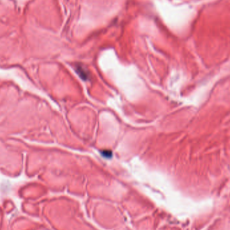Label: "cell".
Instances as JSON below:
<instances>
[{
  "mask_svg": "<svg viewBox=\"0 0 230 230\" xmlns=\"http://www.w3.org/2000/svg\"><path fill=\"white\" fill-rule=\"evenodd\" d=\"M102 153H103L104 156L107 157H110L111 156V154H112L111 151H104Z\"/></svg>",
  "mask_w": 230,
  "mask_h": 230,
  "instance_id": "7a4b0ae2",
  "label": "cell"
},
{
  "mask_svg": "<svg viewBox=\"0 0 230 230\" xmlns=\"http://www.w3.org/2000/svg\"><path fill=\"white\" fill-rule=\"evenodd\" d=\"M77 73H78L79 74V76H81V78H83V79L87 77V73L86 72H85L82 68H81L80 70H79V68H77Z\"/></svg>",
  "mask_w": 230,
  "mask_h": 230,
  "instance_id": "6da1fadb",
  "label": "cell"
}]
</instances>
